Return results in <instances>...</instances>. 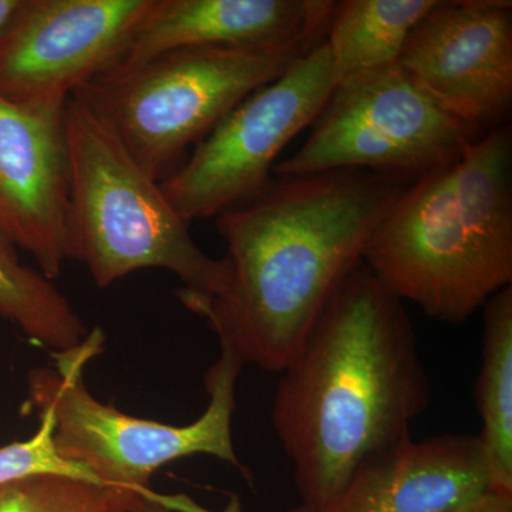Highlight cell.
I'll list each match as a JSON object with an SVG mask.
<instances>
[{"label": "cell", "mask_w": 512, "mask_h": 512, "mask_svg": "<svg viewBox=\"0 0 512 512\" xmlns=\"http://www.w3.org/2000/svg\"><path fill=\"white\" fill-rule=\"evenodd\" d=\"M103 342L100 329L93 330L82 345L56 353V367L29 373L30 404L53 417L60 454L92 471L116 497L119 512H133L143 503L168 511L211 512L184 495L156 493L150 481L161 467L191 456L215 457L241 468L232 437L237 380L245 366L241 357L220 343V357L205 373L207 409L192 423L173 426L120 412L89 392L84 366Z\"/></svg>", "instance_id": "4"}, {"label": "cell", "mask_w": 512, "mask_h": 512, "mask_svg": "<svg viewBox=\"0 0 512 512\" xmlns=\"http://www.w3.org/2000/svg\"><path fill=\"white\" fill-rule=\"evenodd\" d=\"M0 228L52 281L73 261L66 104L0 97Z\"/></svg>", "instance_id": "11"}, {"label": "cell", "mask_w": 512, "mask_h": 512, "mask_svg": "<svg viewBox=\"0 0 512 512\" xmlns=\"http://www.w3.org/2000/svg\"><path fill=\"white\" fill-rule=\"evenodd\" d=\"M153 0H19L0 29V97L64 106L110 72Z\"/></svg>", "instance_id": "9"}, {"label": "cell", "mask_w": 512, "mask_h": 512, "mask_svg": "<svg viewBox=\"0 0 512 512\" xmlns=\"http://www.w3.org/2000/svg\"><path fill=\"white\" fill-rule=\"evenodd\" d=\"M483 128L441 107L399 64L336 84L305 144L276 177L360 168L419 180L454 163Z\"/></svg>", "instance_id": "7"}, {"label": "cell", "mask_w": 512, "mask_h": 512, "mask_svg": "<svg viewBox=\"0 0 512 512\" xmlns=\"http://www.w3.org/2000/svg\"><path fill=\"white\" fill-rule=\"evenodd\" d=\"M439 0H343L336 2L325 43L336 84L399 63L414 28Z\"/></svg>", "instance_id": "14"}, {"label": "cell", "mask_w": 512, "mask_h": 512, "mask_svg": "<svg viewBox=\"0 0 512 512\" xmlns=\"http://www.w3.org/2000/svg\"><path fill=\"white\" fill-rule=\"evenodd\" d=\"M397 64L458 119L484 131L507 124L511 0H439L414 28Z\"/></svg>", "instance_id": "10"}, {"label": "cell", "mask_w": 512, "mask_h": 512, "mask_svg": "<svg viewBox=\"0 0 512 512\" xmlns=\"http://www.w3.org/2000/svg\"><path fill=\"white\" fill-rule=\"evenodd\" d=\"M430 396L404 302L360 262L275 390L272 424L302 504L318 511L365 461L409 439Z\"/></svg>", "instance_id": "2"}, {"label": "cell", "mask_w": 512, "mask_h": 512, "mask_svg": "<svg viewBox=\"0 0 512 512\" xmlns=\"http://www.w3.org/2000/svg\"><path fill=\"white\" fill-rule=\"evenodd\" d=\"M448 512H512V494L488 491L476 500Z\"/></svg>", "instance_id": "19"}, {"label": "cell", "mask_w": 512, "mask_h": 512, "mask_svg": "<svg viewBox=\"0 0 512 512\" xmlns=\"http://www.w3.org/2000/svg\"><path fill=\"white\" fill-rule=\"evenodd\" d=\"M19 0H0V29L6 25L10 15L18 8Z\"/></svg>", "instance_id": "21"}, {"label": "cell", "mask_w": 512, "mask_h": 512, "mask_svg": "<svg viewBox=\"0 0 512 512\" xmlns=\"http://www.w3.org/2000/svg\"><path fill=\"white\" fill-rule=\"evenodd\" d=\"M335 6L333 0H153L107 73L175 50L318 45Z\"/></svg>", "instance_id": "12"}, {"label": "cell", "mask_w": 512, "mask_h": 512, "mask_svg": "<svg viewBox=\"0 0 512 512\" xmlns=\"http://www.w3.org/2000/svg\"><path fill=\"white\" fill-rule=\"evenodd\" d=\"M410 184L360 168L278 177L215 217L218 292L175 295L244 365L281 373Z\"/></svg>", "instance_id": "1"}, {"label": "cell", "mask_w": 512, "mask_h": 512, "mask_svg": "<svg viewBox=\"0 0 512 512\" xmlns=\"http://www.w3.org/2000/svg\"><path fill=\"white\" fill-rule=\"evenodd\" d=\"M318 45L175 50L104 74L74 94L161 183L229 111Z\"/></svg>", "instance_id": "6"}, {"label": "cell", "mask_w": 512, "mask_h": 512, "mask_svg": "<svg viewBox=\"0 0 512 512\" xmlns=\"http://www.w3.org/2000/svg\"><path fill=\"white\" fill-rule=\"evenodd\" d=\"M73 261L100 288L143 269H164L183 291L211 296L224 279L222 259L205 254L113 128L73 94L66 103Z\"/></svg>", "instance_id": "5"}, {"label": "cell", "mask_w": 512, "mask_h": 512, "mask_svg": "<svg viewBox=\"0 0 512 512\" xmlns=\"http://www.w3.org/2000/svg\"><path fill=\"white\" fill-rule=\"evenodd\" d=\"M493 491L477 436L403 440L365 461L315 512H448Z\"/></svg>", "instance_id": "13"}, {"label": "cell", "mask_w": 512, "mask_h": 512, "mask_svg": "<svg viewBox=\"0 0 512 512\" xmlns=\"http://www.w3.org/2000/svg\"><path fill=\"white\" fill-rule=\"evenodd\" d=\"M483 346L476 397L478 434L490 468L493 491L512 494V286L483 308Z\"/></svg>", "instance_id": "15"}, {"label": "cell", "mask_w": 512, "mask_h": 512, "mask_svg": "<svg viewBox=\"0 0 512 512\" xmlns=\"http://www.w3.org/2000/svg\"><path fill=\"white\" fill-rule=\"evenodd\" d=\"M133 512H171L168 511L167 508L163 507V505H158L154 503H143L140 507L136 508ZM289 512H313L311 508L306 507V505H298V507L292 508Z\"/></svg>", "instance_id": "20"}, {"label": "cell", "mask_w": 512, "mask_h": 512, "mask_svg": "<svg viewBox=\"0 0 512 512\" xmlns=\"http://www.w3.org/2000/svg\"><path fill=\"white\" fill-rule=\"evenodd\" d=\"M39 419V429L30 439L0 447V487L36 476L70 477L101 485L92 471L60 454L53 417L43 412Z\"/></svg>", "instance_id": "18"}, {"label": "cell", "mask_w": 512, "mask_h": 512, "mask_svg": "<svg viewBox=\"0 0 512 512\" xmlns=\"http://www.w3.org/2000/svg\"><path fill=\"white\" fill-rule=\"evenodd\" d=\"M362 262L400 301L450 325H463L512 286L510 124L410 184Z\"/></svg>", "instance_id": "3"}, {"label": "cell", "mask_w": 512, "mask_h": 512, "mask_svg": "<svg viewBox=\"0 0 512 512\" xmlns=\"http://www.w3.org/2000/svg\"><path fill=\"white\" fill-rule=\"evenodd\" d=\"M0 512H119L116 497L90 481L36 476L0 487Z\"/></svg>", "instance_id": "17"}, {"label": "cell", "mask_w": 512, "mask_h": 512, "mask_svg": "<svg viewBox=\"0 0 512 512\" xmlns=\"http://www.w3.org/2000/svg\"><path fill=\"white\" fill-rule=\"evenodd\" d=\"M336 87L325 40L281 76L249 94L161 181L185 222L218 217L271 183L276 161L313 126Z\"/></svg>", "instance_id": "8"}, {"label": "cell", "mask_w": 512, "mask_h": 512, "mask_svg": "<svg viewBox=\"0 0 512 512\" xmlns=\"http://www.w3.org/2000/svg\"><path fill=\"white\" fill-rule=\"evenodd\" d=\"M0 318L33 343L56 353L82 345L89 335L72 303L39 269L20 262L18 247L0 228Z\"/></svg>", "instance_id": "16"}]
</instances>
